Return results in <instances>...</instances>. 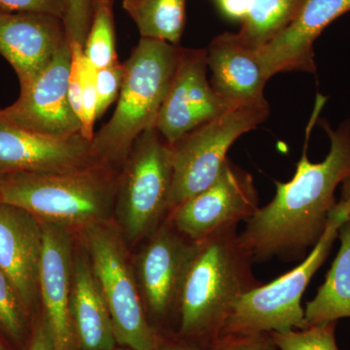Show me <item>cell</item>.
<instances>
[{
  "instance_id": "1",
  "label": "cell",
  "mask_w": 350,
  "mask_h": 350,
  "mask_svg": "<svg viewBox=\"0 0 350 350\" xmlns=\"http://www.w3.org/2000/svg\"><path fill=\"white\" fill-rule=\"evenodd\" d=\"M324 103L319 96L293 178L285 183L275 181V198L245 221V229L239 234L254 262L275 257L284 261L306 258L325 232L337 204L336 189L350 177V120L337 130L326 120L320 122L330 138V152L317 163L306 155L310 129Z\"/></svg>"
},
{
  "instance_id": "15",
  "label": "cell",
  "mask_w": 350,
  "mask_h": 350,
  "mask_svg": "<svg viewBox=\"0 0 350 350\" xmlns=\"http://www.w3.org/2000/svg\"><path fill=\"white\" fill-rule=\"evenodd\" d=\"M69 43L64 19L50 14L0 13V55L21 87L31 83Z\"/></svg>"
},
{
  "instance_id": "11",
  "label": "cell",
  "mask_w": 350,
  "mask_h": 350,
  "mask_svg": "<svg viewBox=\"0 0 350 350\" xmlns=\"http://www.w3.org/2000/svg\"><path fill=\"white\" fill-rule=\"evenodd\" d=\"M198 243L163 221L138 254L135 276L145 308L157 320L178 310L184 280Z\"/></svg>"
},
{
  "instance_id": "21",
  "label": "cell",
  "mask_w": 350,
  "mask_h": 350,
  "mask_svg": "<svg viewBox=\"0 0 350 350\" xmlns=\"http://www.w3.org/2000/svg\"><path fill=\"white\" fill-rule=\"evenodd\" d=\"M187 0H123L142 38L179 45L186 23Z\"/></svg>"
},
{
  "instance_id": "32",
  "label": "cell",
  "mask_w": 350,
  "mask_h": 350,
  "mask_svg": "<svg viewBox=\"0 0 350 350\" xmlns=\"http://www.w3.org/2000/svg\"><path fill=\"white\" fill-rule=\"evenodd\" d=\"M218 5L226 17L243 22L247 15L250 0H220Z\"/></svg>"
},
{
  "instance_id": "29",
  "label": "cell",
  "mask_w": 350,
  "mask_h": 350,
  "mask_svg": "<svg viewBox=\"0 0 350 350\" xmlns=\"http://www.w3.org/2000/svg\"><path fill=\"white\" fill-rule=\"evenodd\" d=\"M209 350H278L271 333L221 336Z\"/></svg>"
},
{
  "instance_id": "16",
  "label": "cell",
  "mask_w": 350,
  "mask_h": 350,
  "mask_svg": "<svg viewBox=\"0 0 350 350\" xmlns=\"http://www.w3.org/2000/svg\"><path fill=\"white\" fill-rule=\"evenodd\" d=\"M350 11V0H306L298 17L257 50L267 77L289 71L317 72L313 44L331 23Z\"/></svg>"
},
{
  "instance_id": "3",
  "label": "cell",
  "mask_w": 350,
  "mask_h": 350,
  "mask_svg": "<svg viewBox=\"0 0 350 350\" xmlns=\"http://www.w3.org/2000/svg\"><path fill=\"white\" fill-rule=\"evenodd\" d=\"M180 45L140 38L125 64V76L111 119L94 133L91 150L98 162L121 170L135 140L155 128L174 78Z\"/></svg>"
},
{
  "instance_id": "22",
  "label": "cell",
  "mask_w": 350,
  "mask_h": 350,
  "mask_svg": "<svg viewBox=\"0 0 350 350\" xmlns=\"http://www.w3.org/2000/svg\"><path fill=\"white\" fill-rule=\"evenodd\" d=\"M306 0H250L246 17L241 22L239 40L252 50H259L287 29L300 14Z\"/></svg>"
},
{
  "instance_id": "24",
  "label": "cell",
  "mask_w": 350,
  "mask_h": 350,
  "mask_svg": "<svg viewBox=\"0 0 350 350\" xmlns=\"http://www.w3.org/2000/svg\"><path fill=\"white\" fill-rule=\"evenodd\" d=\"M29 314L17 289L0 268V334L23 344L27 337Z\"/></svg>"
},
{
  "instance_id": "27",
  "label": "cell",
  "mask_w": 350,
  "mask_h": 350,
  "mask_svg": "<svg viewBox=\"0 0 350 350\" xmlns=\"http://www.w3.org/2000/svg\"><path fill=\"white\" fill-rule=\"evenodd\" d=\"M96 73V69L85 57L83 64L81 135L89 142H92L94 135V125L98 107Z\"/></svg>"
},
{
  "instance_id": "18",
  "label": "cell",
  "mask_w": 350,
  "mask_h": 350,
  "mask_svg": "<svg viewBox=\"0 0 350 350\" xmlns=\"http://www.w3.org/2000/svg\"><path fill=\"white\" fill-rule=\"evenodd\" d=\"M206 53L207 66L213 72L211 86L229 107L266 100L264 90L269 78L257 51L244 45L238 34H219Z\"/></svg>"
},
{
  "instance_id": "5",
  "label": "cell",
  "mask_w": 350,
  "mask_h": 350,
  "mask_svg": "<svg viewBox=\"0 0 350 350\" xmlns=\"http://www.w3.org/2000/svg\"><path fill=\"white\" fill-rule=\"evenodd\" d=\"M94 275L111 315L117 345L131 350H157L160 338L147 320L126 241L107 221L80 230Z\"/></svg>"
},
{
  "instance_id": "33",
  "label": "cell",
  "mask_w": 350,
  "mask_h": 350,
  "mask_svg": "<svg viewBox=\"0 0 350 350\" xmlns=\"http://www.w3.org/2000/svg\"><path fill=\"white\" fill-rule=\"evenodd\" d=\"M340 189V197L338 200L334 211L342 214L347 220H350V177L345 179Z\"/></svg>"
},
{
  "instance_id": "25",
  "label": "cell",
  "mask_w": 350,
  "mask_h": 350,
  "mask_svg": "<svg viewBox=\"0 0 350 350\" xmlns=\"http://www.w3.org/2000/svg\"><path fill=\"white\" fill-rule=\"evenodd\" d=\"M337 322L310 326L304 330L271 333L278 350H338L336 342Z\"/></svg>"
},
{
  "instance_id": "4",
  "label": "cell",
  "mask_w": 350,
  "mask_h": 350,
  "mask_svg": "<svg viewBox=\"0 0 350 350\" xmlns=\"http://www.w3.org/2000/svg\"><path fill=\"white\" fill-rule=\"evenodd\" d=\"M119 174L100 163L59 174L3 172L0 202L22 207L41 222L82 230L107 220Z\"/></svg>"
},
{
  "instance_id": "26",
  "label": "cell",
  "mask_w": 350,
  "mask_h": 350,
  "mask_svg": "<svg viewBox=\"0 0 350 350\" xmlns=\"http://www.w3.org/2000/svg\"><path fill=\"white\" fill-rule=\"evenodd\" d=\"M125 76V64L119 61L105 68L96 69V88L98 96L96 119L101 118L107 108L118 100Z\"/></svg>"
},
{
  "instance_id": "35",
  "label": "cell",
  "mask_w": 350,
  "mask_h": 350,
  "mask_svg": "<svg viewBox=\"0 0 350 350\" xmlns=\"http://www.w3.org/2000/svg\"><path fill=\"white\" fill-rule=\"evenodd\" d=\"M115 350H131L130 349H126V347H116V349H115ZM157 350H160V349H157Z\"/></svg>"
},
{
  "instance_id": "2",
  "label": "cell",
  "mask_w": 350,
  "mask_h": 350,
  "mask_svg": "<svg viewBox=\"0 0 350 350\" xmlns=\"http://www.w3.org/2000/svg\"><path fill=\"white\" fill-rule=\"evenodd\" d=\"M252 255L237 228L198 243L179 300V335L209 347L222 335L239 299L260 286L252 273Z\"/></svg>"
},
{
  "instance_id": "7",
  "label": "cell",
  "mask_w": 350,
  "mask_h": 350,
  "mask_svg": "<svg viewBox=\"0 0 350 350\" xmlns=\"http://www.w3.org/2000/svg\"><path fill=\"white\" fill-rule=\"evenodd\" d=\"M345 221L342 214L333 209L325 232L312 252L285 275L243 294L232 308L221 336L285 333L308 328L301 297L330 254Z\"/></svg>"
},
{
  "instance_id": "6",
  "label": "cell",
  "mask_w": 350,
  "mask_h": 350,
  "mask_svg": "<svg viewBox=\"0 0 350 350\" xmlns=\"http://www.w3.org/2000/svg\"><path fill=\"white\" fill-rule=\"evenodd\" d=\"M174 185L172 145L156 128L138 137L120 170L115 213L130 243L148 238L169 216Z\"/></svg>"
},
{
  "instance_id": "14",
  "label": "cell",
  "mask_w": 350,
  "mask_h": 350,
  "mask_svg": "<svg viewBox=\"0 0 350 350\" xmlns=\"http://www.w3.org/2000/svg\"><path fill=\"white\" fill-rule=\"evenodd\" d=\"M98 163L81 133L55 137L25 130L0 117V170L59 174Z\"/></svg>"
},
{
  "instance_id": "23",
  "label": "cell",
  "mask_w": 350,
  "mask_h": 350,
  "mask_svg": "<svg viewBox=\"0 0 350 350\" xmlns=\"http://www.w3.org/2000/svg\"><path fill=\"white\" fill-rule=\"evenodd\" d=\"M84 55L96 69L119 61L113 0H91V24L84 44Z\"/></svg>"
},
{
  "instance_id": "9",
  "label": "cell",
  "mask_w": 350,
  "mask_h": 350,
  "mask_svg": "<svg viewBox=\"0 0 350 350\" xmlns=\"http://www.w3.org/2000/svg\"><path fill=\"white\" fill-rule=\"evenodd\" d=\"M259 208L252 175L227 159L213 184L182 202L167 218L186 238L200 243L216 232L238 227Z\"/></svg>"
},
{
  "instance_id": "19",
  "label": "cell",
  "mask_w": 350,
  "mask_h": 350,
  "mask_svg": "<svg viewBox=\"0 0 350 350\" xmlns=\"http://www.w3.org/2000/svg\"><path fill=\"white\" fill-rule=\"evenodd\" d=\"M71 314L80 350L116 349L109 308L85 248L75 250Z\"/></svg>"
},
{
  "instance_id": "20",
  "label": "cell",
  "mask_w": 350,
  "mask_h": 350,
  "mask_svg": "<svg viewBox=\"0 0 350 350\" xmlns=\"http://www.w3.org/2000/svg\"><path fill=\"white\" fill-rule=\"evenodd\" d=\"M340 247L312 301L306 303L305 317L310 326L324 325L350 317V220L338 230Z\"/></svg>"
},
{
  "instance_id": "17",
  "label": "cell",
  "mask_w": 350,
  "mask_h": 350,
  "mask_svg": "<svg viewBox=\"0 0 350 350\" xmlns=\"http://www.w3.org/2000/svg\"><path fill=\"white\" fill-rule=\"evenodd\" d=\"M42 222L22 207L0 202V268L31 312L39 298Z\"/></svg>"
},
{
  "instance_id": "12",
  "label": "cell",
  "mask_w": 350,
  "mask_h": 350,
  "mask_svg": "<svg viewBox=\"0 0 350 350\" xmlns=\"http://www.w3.org/2000/svg\"><path fill=\"white\" fill-rule=\"evenodd\" d=\"M206 49L180 46L174 78L155 128L170 145L230 107L207 79Z\"/></svg>"
},
{
  "instance_id": "13",
  "label": "cell",
  "mask_w": 350,
  "mask_h": 350,
  "mask_svg": "<svg viewBox=\"0 0 350 350\" xmlns=\"http://www.w3.org/2000/svg\"><path fill=\"white\" fill-rule=\"evenodd\" d=\"M44 244L39 298L54 350H80L71 314L73 261L75 247L72 230L44 223Z\"/></svg>"
},
{
  "instance_id": "38",
  "label": "cell",
  "mask_w": 350,
  "mask_h": 350,
  "mask_svg": "<svg viewBox=\"0 0 350 350\" xmlns=\"http://www.w3.org/2000/svg\"><path fill=\"white\" fill-rule=\"evenodd\" d=\"M216 1H217V2H218V1H220V0H216Z\"/></svg>"
},
{
  "instance_id": "34",
  "label": "cell",
  "mask_w": 350,
  "mask_h": 350,
  "mask_svg": "<svg viewBox=\"0 0 350 350\" xmlns=\"http://www.w3.org/2000/svg\"><path fill=\"white\" fill-rule=\"evenodd\" d=\"M160 350H209L208 347H194L190 345L177 344V342H167V344H160L159 345Z\"/></svg>"
},
{
  "instance_id": "36",
  "label": "cell",
  "mask_w": 350,
  "mask_h": 350,
  "mask_svg": "<svg viewBox=\"0 0 350 350\" xmlns=\"http://www.w3.org/2000/svg\"><path fill=\"white\" fill-rule=\"evenodd\" d=\"M0 350H6L5 347L2 345L1 342H0Z\"/></svg>"
},
{
  "instance_id": "31",
  "label": "cell",
  "mask_w": 350,
  "mask_h": 350,
  "mask_svg": "<svg viewBox=\"0 0 350 350\" xmlns=\"http://www.w3.org/2000/svg\"><path fill=\"white\" fill-rule=\"evenodd\" d=\"M27 350H54L49 329H48L42 313L36 320L33 328H32Z\"/></svg>"
},
{
  "instance_id": "37",
  "label": "cell",
  "mask_w": 350,
  "mask_h": 350,
  "mask_svg": "<svg viewBox=\"0 0 350 350\" xmlns=\"http://www.w3.org/2000/svg\"><path fill=\"white\" fill-rule=\"evenodd\" d=\"M2 174H3V172H1V170H0V180H1Z\"/></svg>"
},
{
  "instance_id": "30",
  "label": "cell",
  "mask_w": 350,
  "mask_h": 350,
  "mask_svg": "<svg viewBox=\"0 0 350 350\" xmlns=\"http://www.w3.org/2000/svg\"><path fill=\"white\" fill-rule=\"evenodd\" d=\"M66 0H0V13L50 14L64 19Z\"/></svg>"
},
{
  "instance_id": "10",
  "label": "cell",
  "mask_w": 350,
  "mask_h": 350,
  "mask_svg": "<svg viewBox=\"0 0 350 350\" xmlns=\"http://www.w3.org/2000/svg\"><path fill=\"white\" fill-rule=\"evenodd\" d=\"M70 43L66 44L31 83L21 87L19 98L0 117L39 135L69 137L81 133V122L68 100Z\"/></svg>"
},
{
  "instance_id": "8",
  "label": "cell",
  "mask_w": 350,
  "mask_h": 350,
  "mask_svg": "<svg viewBox=\"0 0 350 350\" xmlns=\"http://www.w3.org/2000/svg\"><path fill=\"white\" fill-rule=\"evenodd\" d=\"M269 115L267 100L232 105L172 144L174 185L170 213L213 184L222 172L230 147L264 123Z\"/></svg>"
},
{
  "instance_id": "28",
  "label": "cell",
  "mask_w": 350,
  "mask_h": 350,
  "mask_svg": "<svg viewBox=\"0 0 350 350\" xmlns=\"http://www.w3.org/2000/svg\"><path fill=\"white\" fill-rule=\"evenodd\" d=\"M64 21L69 43L84 46L91 24V0H66Z\"/></svg>"
}]
</instances>
